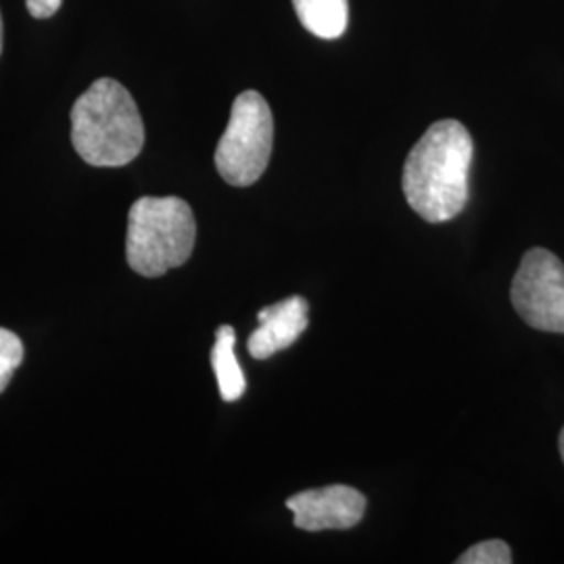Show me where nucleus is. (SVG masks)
Here are the masks:
<instances>
[{
  "instance_id": "nucleus-12",
  "label": "nucleus",
  "mask_w": 564,
  "mask_h": 564,
  "mask_svg": "<svg viewBox=\"0 0 564 564\" xmlns=\"http://www.w3.org/2000/svg\"><path fill=\"white\" fill-rule=\"evenodd\" d=\"M61 2H63V0H25L28 11H30L32 18H36V20L53 18V15L59 11Z\"/></svg>"
},
{
  "instance_id": "nucleus-3",
  "label": "nucleus",
  "mask_w": 564,
  "mask_h": 564,
  "mask_svg": "<svg viewBox=\"0 0 564 564\" xmlns=\"http://www.w3.org/2000/svg\"><path fill=\"white\" fill-rule=\"evenodd\" d=\"M197 239L191 205L178 197H141L128 214V265L147 279H158L188 262Z\"/></svg>"
},
{
  "instance_id": "nucleus-14",
  "label": "nucleus",
  "mask_w": 564,
  "mask_h": 564,
  "mask_svg": "<svg viewBox=\"0 0 564 564\" xmlns=\"http://www.w3.org/2000/svg\"><path fill=\"white\" fill-rule=\"evenodd\" d=\"M0 53H2V18H0Z\"/></svg>"
},
{
  "instance_id": "nucleus-7",
  "label": "nucleus",
  "mask_w": 564,
  "mask_h": 564,
  "mask_svg": "<svg viewBox=\"0 0 564 564\" xmlns=\"http://www.w3.org/2000/svg\"><path fill=\"white\" fill-rule=\"evenodd\" d=\"M260 326L251 333L247 349L256 360H268L291 347L307 328V302L302 295L286 297L258 312Z\"/></svg>"
},
{
  "instance_id": "nucleus-1",
  "label": "nucleus",
  "mask_w": 564,
  "mask_h": 564,
  "mask_svg": "<svg viewBox=\"0 0 564 564\" xmlns=\"http://www.w3.org/2000/svg\"><path fill=\"white\" fill-rule=\"evenodd\" d=\"M473 139L456 120L435 121L403 165V195L424 223L454 220L468 203Z\"/></svg>"
},
{
  "instance_id": "nucleus-2",
  "label": "nucleus",
  "mask_w": 564,
  "mask_h": 564,
  "mask_svg": "<svg viewBox=\"0 0 564 564\" xmlns=\"http://www.w3.org/2000/svg\"><path fill=\"white\" fill-rule=\"evenodd\" d=\"M72 142L82 160L97 167L134 162L144 144V123L120 82H95L72 109Z\"/></svg>"
},
{
  "instance_id": "nucleus-4",
  "label": "nucleus",
  "mask_w": 564,
  "mask_h": 564,
  "mask_svg": "<svg viewBox=\"0 0 564 564\" xmlns=\"http://www.w3.org/2000/svg\"><path fill=\"white\" fill-rule=\"evenodd\" d=\"M274 142L270 105L260 93L245 90L230 111V120L216 149V167L232 186H251L262 178Z\"/></svg>"
},
{
  "instance_id": "nucleus-8",
  "label": "nucleus",
  "mask_w": 564,
  "mask_h": 564,
  "mask_svg": "<svg viewBox=\"0 0 564 564\" xmlns=\"http://www.w3.org/2000/svg\"><path fill=\"white\" fill-rule=\"evenodd\" d=\"M235 345H237L235 328L230 324H224L216 330V343L212 349V368L216 372L224 402L241 400L247 389V379H245L241 364L237 360Z\"/></svg>"
},
{
  "instance_id": "nucleus-11",
  "label": "nucleus",
  "mask_w": 564,
  "mask_h": 564,
  "mask_svg": "<svg viewBox=\"0 0 564 564\" xmlns=\"http://www.w3.org/2000/svg\"><path fill=\"white\" fill-rule=\"evenodd\" d=\"M458 564H510L512 552L510 545L502 540H487L481 544L473 545L456 561Z\"/></svg>"
},
{
  "instance_id": "nucleus-6",
  "label": "nucleus",
  "mask_w": 564,
  "mask_h": 564,
  "mask_svg": "<svg viewBox=\"0 0 564 564\" xmlns=\"http://www.w3.org/2000/svg\"><path fill=\"white\" fill-rule=\"evenodd\" d=\"M286 508L295 517V527L303 531L351 529L364 519L366 496L349 485H328L291 496Z\"/></svg>"
},
{
  "instance_id": "nucleus-5",
  "label": "nucleus",
  "mask_w": 564,
  "mask_h": 564,
  "mask_svg": "<svg viewBox=\"0 0 564 564\" xmlns=\"http://www.w3.org/2000/svg\"><path fill=\"white\" fill-rule=\"evenodd\" d=\"M510 300L531 328L564 335V263L547 249H529L512 281Z\"/></svg>"
},
{
  "instance_id": "nucleus-9",
  "label": "nucleus",
  "mask_w": 564,
  "mask_h": 564,
  "mask_svg": "<svg viewBox=\"0 0 564 564\" xmlns=\"http://www.w3.org/2000/svg\"><path fill=\"white\" fill-rule=\"evenodd\" d=\"M303 28L324 41L343 36L349 21L347 0H293Z\"/></svg>"
},
{
  "instance_id": "nucleus-10",
  "label": "nucleus",
  "mask_w": 564,
  "mask_h": 564,
  "mask_svg": "<svg viewBox=\"0 0 564 564\" xmlns=\"http://www.w3.org/2000/svg\"><path fill=\"white\" fill-rule=\"evenodd\" d=\"M23 362V343L7 328H0V393L11 383L15 370Z\"/></svg>"
},
{
  "instance_id": "nucleus-13",
  "label": "nucleus",
  "mask_w": 564,
  "mask_h": 564,
  "mask_svg": "<svg viewBox=\"0 0 564 564\" xmlns=\"http://www.w3.org/2000/svg\"><path fill=\"white\" fill-rule=\"evenodd\" d=\"M558 447H561V456H563L564 463V429L561 431V440H558Z\"/></svg>"
}]
</instances>
